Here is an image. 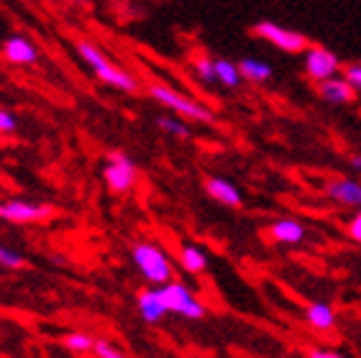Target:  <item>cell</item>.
<instances>
[{
	"label": "cell",
	"instance_id": "cell-1",
	"mask_svg": "<svg viewBox=\"0 0 361 358\" xmlns=\"http://www.w3.org/2000/svg\"><path fill=\"white\" fill-rule=\"evenodd\" d=\"M77 54L82 56V62L95 72V77L100 80V82L111 85V87H116V90H123V92H136L139 82H136L126 69H121L118 64H113L95 44L80 42L77 44Z\"/></svg>",
	"mask_w": 361,
	"mask_h": 358
},
{
	"label": "cell",
	"instance_id": "cell-2",
	"mask_svg": "<svg viewBox=\"0 0 361 358\" xmlns=\"http://www.w3.org/2000/svg\"><path fill=\"white\" fill-rule=\"evenodd\" d=\"M149 95L159 105H164L167 111H172L174 116H182L185 121H195V123H213V121H216V116H213V111H210L208 105L197 103L192 97L167 87V85H152V87H149Z\"/></svg>",
	"mask_w": 361,
	"mask_h": 358
},
{
	"label": "cell",
	"instance_id": "cell-3",
	"mask_svg": "<svg viewBox=\"0 0 361 358\" xmlns=\"http://www.w3.org/2000/svg\"><path fill=\"white\" fill-rule=\"evenodd\" d=\"M131 256L136 268L149 284L161 287V284L172 282V261L157 243H136L131 248Z\"/></svg>",
	"mask_w": 361,
	"mask_h": 358
},
{
	"label": "cell",
	"instance_id": "cell-4",
	"mask_svg": "<svg viewBox=\"0 0 361 358\" xmlns=\"http://www.w3.org/2000/svg\"><path fill=\"white\" fill-rule=\"evenodd\" d=\"M251 34L257 36V39H262V42L271 44V47L282 49L287 54H300V51H305V49L310 47V42H307L302 34L290 31V28L279 26V23H274V21H259Z\"/></svg>",
	"mask_w": 361,
	"mask_h": 358
},
{
	"label": "cell",
	"instance_id": "cell-5",
	"mask_svg": "<svg viewBox=\"0 0 361 358\" xmlns=\"http://www.w3.org/2000/svg\"><path fill=\"white\" fill-rule=\"evenodd\" d=\"M161 295H164V302H167L172 315L188 317V320H200V317H205V304H202L185 284H180V282L161 284Z\"/></svg>",
	"mask_w": 361,
	"mask_h": 358
},
{
	"label": "cell",
	"instance_id": "cell-6",
	"mask_svg": "<svg viewBox=\"0 0 361 358\" xmlns=\"http://www.w3.org/2000/svg\"><path fill=\"white\" fill-rule=\"evenodd\" d=\"M341 72H343V67L331 49L315 47V44L305 49V75L310 82H326L331 77H338Z\"/></svg>",
	"mask_w": 361,
	"mask_h": 358
},
{
	"label": "cell",
	"instance_id": "cell-7",
	"mask_svg": "<svg viewBox=\"0 0 361 358\" xmlns=\"http://www.w3.org/2000/svg\"><path fill=\"white\" fill-rule=\"evenodd\" d=\"M103 177H105L108 190L116 192V195H121V192H128V190L136 185L139 172H136V164H133L126 154H111L108 164H105Z\"/></svg>",
	"mask_w": 361,
	"mask_h": 358
},
{
	"label": "cell",
	"instance_id": "cell-8",
	"mask_svg": "<svg viewBox=\"0 0 361 358\" xmlns=\"http://www.w3.org/2000/svg\"><path fill=\"white\" fill-rule=\"evenodd\" d=\"M54 207L44 205V202H26V200H11L3 202L0 207V218L8 223H42L47 218H51Z\"/></svg>",
	"mask_w": 361,
	"mask_h": 358
},
{
	"label": "cell",
	"instance_id": "cell-9",
	"mask_svg": "<svg viewBox=\"0 0 361 358\" xmlns=\"http://www.w3.org/2000/svg\"><path fill=\"white\" fill-rule=\"evenodd\" d=\"M326 195L336 205L351 207V210H361V182L359 179H331L326 185Z\"/></svg>",
	"mask_w": 361,
	"mask_h": 358
},
{
	"label": "cell",
	"instance_id": "cell-10",
	"mask_svg": "<svg viewBox=\"0 0 361 358\" xmlns=\"http://www.w3.org/2000/svg\"><path fill=\"white\" fill-rule=\"evenodd\" d=\"M318 95L320 100H326L331 105H348L356 100V87L343 75H338L326 80V82H318Z\"/></svg>",
	"mask_w": 361,
	"mask_h": 358
},
{
	"label": "cell",
	"instance_id": "cell-11",
	"mask_svg": "<svg viewBox=\"0 0 361 358\" xmlns=\"http://www.w3.org/2000/svg\"><path fill=\"white\" fill-rule=\"evenodd\" d=\"M136 307H139V315L144 317V323L154 325L159 323L161 317L169 315V307L164 302V295H161V287L159 290H144L136 300Z\"/></svg>",
	"mask_w": 361,
	"mask_h": 358
},
{
	"label": "cell",
	"instance_id": "cell-12",
	"mask_svg": "<svg viewBox=\"0 0 361 358\" xmlns=\"http://www.w3.org/2000/svg\"><path fill=\"white\" fill-rule=\"evenodd\" d=\"M269 238L282 246H298L305 241V226L295 218H279L269 226Z\"/></svg>",
	"mask_w": 361,
	"mask_h": 358
},
{
	"label": "cell",
	"instance_id": "cell-13",
	"mask_svg": "<svg viewBox=\"0 0 361 358\" xmlns=\"http://www.w3.org/2000/svg\"><path fill=\"white\" fill-rule=\"evenodd\" d=\"M3 56H6L11 64H23V67H28V64L39 62V49L28 42V39H23V36H11V39H6V44H3Z\"/></svg>",
	"mask_w": 361,
	"mask_h": 358
},
{
	"label": "cell",
	"instance_id": "cell-14",
	"mask_svg": "<svg viewBox=\"0 0 361 358\" xmlns=\"http://www.w3.org/2000/svg\"><path fill=\"white\" fill-rule=\"evenodd\" d=\"M205 192L226 207H241V202H243L241 190H238L231 179H223V177H210L208 182H205Z\"/></svg>",
	"mask_w": 361,
	"mask_h": 358
},
{
	"label": "cell",
	"instance_id": "cell-15",
	"mask_svg": "<svg viewBox=\"0 0 361 358\" xmlns=\"http://www.w3.org/2000/svg\"><path fill=\"white\" fill-rule=\"evenodd\" d=\"M307 325L318 333H331L336 328V310L326 302H310L305 307Z\"/></svg>",
	"mask_w": 361,
	"mask_h": 358
},
{
	"label": "cell",
	"instance_id": "cell-16",
	"mask_svg": "<svg viewBox=\"0 0 361 358\" xmlns=\"http://www.w3.org/2000/svg\"><path fill=\"white\" fill-rule=\"evenodd\" d=\"M241 67V75L246 82H254V85H264L271 80V64H267L264 59H254V56H246L238 62Z\"/></svg>",
	"mask_w": 361,
	"mask_h": 358
},
{
	"label": "cell",
	"instance_id": "cell-17",
	"mask_svg": "<svg viewBox=\"0 0 361 358\" xmlns=\"http://www.w3.org/2000/svg\"><path fill=\"white\" fill-rule=\"evenodd\" d=\"M180 261L182 268L190 271V274H200V271L208 268V256H205V251L200 246H182Z\"/></svg>",
	"mask_w": 361,
	"mask_h": 358
},
{
	"label": "cell",
	"instance_id": "cell-18",
	"mask_svg": "<svg viewBox=\"0 0 361 358\" xmlns=\"http://www.w3.org/2000/svg\"><path fill=\"white\" fill-rule=\"evenodd\" d=\"M216 77H218V85L226 90L238 87L243 80L241 67L236 62H228V59H216Z\"/></svg>",
	"mask_w": 361,
	"mask_h": 358
},
{
	"label": "cell",
	"instance_id": "cell-19",
	"mask_svg": "<svg viewBox=\"0 0 361 358\" xmlns=\"http://www.w3.org/2000/svg\"><path fill=\"white\" fill-rule=\"evenodd\" d=\"M157 125H159L161 131L164 133H169V136H174V138H188L190 136V125L185 123V118L182 116H161V118H157Z\"/></svg>",
	"mask_w": 361,
	"mask_h": 358
},
{
	"label": "cell",
	"instance_id": "cell-20",
	"mask_svg": "<svg viewBox=\"0 0 361 358\" xmlns=\"http://www.w3.org/2000/svg\"><path fill=\"white\" fill-rule=\"evenodd\" d=\"M192 69L197 80L202 85H218V77H216V59H210V56H197L192 62Z\"/></svg>",
	"mask_w": 361,
	"mask_h": 358
},
{
	"label": "cell",
	"instance_id": "cell-21",
	"mask_svg": "<svg viewBox=\"0 0 361 358\" xmlns=\"http://www.w3.org/2000/svg\"><path fill=\"white\" fill-rule=\"evenodd\" d=\"M0 266L8 268V271H18V268H26V259L21 254H16L13 248L0 243Z\"/></svg>",
	"mask_w": 361,
	"mask_h": 358
},
{
	"label": "cell",
	"instance_id": "cell-22",
	"mask_svg": "<svg viewBox=\"0 0 361 358\" xmlns=\"http://www.w3.org/2000/svg\"><path fill=\"white\" fill-rule=\"evenodd\" d=\"M64 345H67L72 353H87V351H92L95 340H92L87 333H72V335L64 338Z\"/></svg>",
	"mask_w": 361,
	"mask_h": 358
},
{
	"label": "cell",
	"instance_id": "cell-23",
	"mask_svg": "<svg viewBox=\"0 0 361 358\" xmlns=\"http://www.w3.org/2000/svg\"><path fill=\"white\" fill-rule=\"evenodd\" d=\"M92 353H95L97 358H121V356H123V351H121L118 345L108 343V340H95V345H92Z\"/></svg>",
	"mask_w": 361,
	"mask_h": 358
},
{
	"label": "cell",
	"instance_id": "cell-24",
	"mask_svg": "<svg viewBox=\"0 0 361 358\" xmlns=\"http://www.w3.org/2000/svg\"><path fill=\"white\" fill-rule=\"evenodd\" d=\"M341 75L354 85L356 92H361V64H348V67H343V72H341Z\"/></svg>",
	"mask_w": 361,
	"mask_h": 358
},
{
	"label": "cell",
	"instance_id": "cell-25",
	"mask_svg": "<svg viewBox=\"0 0 361 358\" xmlns=\"http://www.w3.org/2000/svg\"><path fill=\"white\" fill-rule=\"evenodd\" d=\"M16 128H18L16 118L11 116L8 111H0V136H6V133H13Z\"/></svg>",
	"mask_w": 361,
	"mask_h": 358
},
{
	"label": "cell",
	"instance_id": "cell-26",
	"mask_svg": "<svg viewBox=\"0 0 361 358\" xmlns=\"http://www.w3.org/2000/svg\"><path fill=\"white\" fill-rule=\"evenodd\" d=\"M348 235H351L356 243H361V210H356L354 218L348 221Z\"/></svg>",
	"mask_w": 361,
	"mask_h": 358
},
{
	"label": "cell",
	"instance_id": "cell-27",
	"mask_svg": "<svg viewBox=\"0 0 361 358\" xmlns=\"http://www.w3.org/2000/svg\"><path fill=\"white\" fill-rule=\"evenodd\" d=\"M307 356L313 358H338V351H328V348H310Z\"/></svg>",
	"mask_w": 361,
	"mask_h": 358
},
{
	"label": "cell",
	"instance_id": "cell-28",
	"mask_svg": "<svg viewBox=\"0 0 361 358\" xmlns=\"http://www.w3.org/2000/svg\"><path fill=\"white\" fill-rule=\"evenodd\" d=\"M351 166H354L356 172H361V156H351Z\"/></svg>",
	"mask_w": 361,
	"mask_h": 358
},
{
	"label": "cell",
	"instance_id": "cell-29",
	"mask_svg": "<svg viewBox=\"0 0 361 358\" xmlns=\"http://www.w3.org/2000/svg\"><path fill=\"white\" fill-rule=\"evenodd\" d=\"M72 3H87V0H72Z\"/></svg>",
	"mask_w": 361,
	"mask_h": 358
},
{
	"label": "cell",
	"instance_id": "cell-30",
	"mask_svg": "<svg viewBox=\"0 0 361 358\" xmlns=\"http://www.w3.org/2000/svg\"><path fill=\"white\" fill-rule=\"evenodd\" d=\"M0 207H3V202H0Z\"/></svg>",
	"mask_w": 361,
	"mask_h": 358
}]
</instances>
